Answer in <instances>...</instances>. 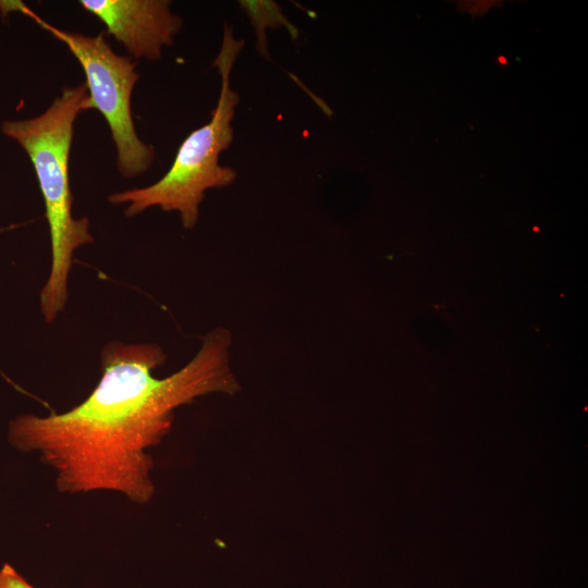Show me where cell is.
<instances>
[{"label":"cell","mask_w":588,"mask_h":588,"mask_svg":"<svg viewBox=\"0 0 588 588\" xmlns=\"http://www.w3.org/2000/svg\"><path fill=\"white\" fill-rule=\"evenodd\" d=\"M231 332L216 328L180 370L156 378L167 354L158 344L112 341L100 353L101 378L78 405L61 414H23L9 422L8 440L37 453L61 493L112 491L135 504L155 494L148 453L170 431L174 411L209 393L233 394Z\"/></svg>","instance_id":"obj_1"},{"label":"cell","mask_w":588,"mask_h":588,"mask_svg":"<svg viewBox=\"0 0 588 588\" xmlns=\"http://www.w3.org/2000/svg\"><path fill=\"white\" fill-rule=\"evenodd\" d=\"M244 40L234 37L225 26L222 44L213 65L221 77L216 108L208 123L193 131L180 145L170 169L157 182L113 193L108 201L126 205L124 213L134 217L151 207L176 211L185 229H193L199 218V206L211 188L230 185L236 179L234 169L219 164L220 154L233 142L232 121L238 95L230 87V73Z\"/></svg>","instance_id":"obj_3"},{"label":"cell","mask_w":588,"mask_h":588,"mask_svg":"<svg viewBox=\"0 0 588 588\" xmlns=\"http://www.w3.org/2000/svg\"><path fill=\"white\" fill-rule=\"evenodd\" d=\"M41 27L63 42L76 58L85 74L87 98L84 111L95 109L106 120L115 146L117 169L124 179L147 172L155 161V149L143 142L131 111V96L139 79L131 57L114 52L100 33L87 36L60 29L21 5Z\"/></svg>","instance_id":"obj_4"},{"label":"cell","mask_w":588,"mask_h":588,"mask_svg":"<svg viewBox=\"0 0 588 588\" xmlns=\"http://www.w3.org/2000/svg\"><path fill=\"white\" fill-rule=\"evenodd\" d=\"M497 61L501 64V65H507V59L504 57V56H499Z\"/></svg>","instance_id":"obj_8"},{"label":"cell","mask_w":588,"mask_h":588,"mask_svg":"<svg viewBox=\"0 0 588 588\" xmlns=\"http://www.w3.org/2000/svg\"><path fill=\"white\" fill-rule=\"evenodd\" d=\"M241 8L245 11L256 35V48L261 57L267 58V28L285 27L292 38H297L298 29L289 21L281 7L271 0H242Z\"/></svg>","instance_id":"obj_6"},{"label":"cell","mask_w":588,"mask_h":588,"mask_svg":"<svg viewBox=\"0 0 588 588\" xmlns=\"http://www.w3.org/2000/svg\"><path fill=\"white\" fill-rule=\"evenodd\" d=\"M87 98L85 83L64 87L40 114L4 120L1 132L28 156L44 198L51 243V268L40 291V310L52 322L64 309L74 253L94 242L87 217L74 218L69 160L77 115Z\"/></svg>","instance_id":"obj_2"},{"label":"cell","mask_w":588,"mask_h":588,"mask_svg":"<svg viewBox=\"0 0 588 588\" xmlns=\"http://www.w3.org/2000/svg\"><path fill=\"white\" fill-rule=\"evenodd\" d=\"M79 4L135 59L159 60L183 26L168 0H81Z\"/></svg>","instance_id":"obj_5"},{"label":"cell","mask_w":588,"mask_h":588,"mask_svg":"<svg viewBox=\"0 0 588 588\" xmlns=\"http://www.w3.org/2000/svg\"><path fill=\"white\" fill-rule=\"evenodd\" d=\"M0 588H35L11 564L0 567Z\"/></svg>","instance_id":"obj_7"}]
</instances>
